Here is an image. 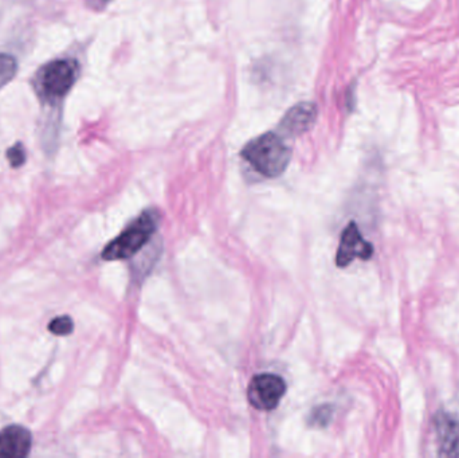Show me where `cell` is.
Listing matches in <instances>:
<instances>
[{"mask_svg":"<svg viewBox=\"0 0 459 458\" xmlns=\"http://www.w3.org/2000/svg\"><path fill=\"white\" fill-rule=\"evenodd\" d=\"M78 77L77 62L56 58L43 65L32 78V88L43 107L58 108Z\"/></svg>","mask_w":459,"mask_h":458,"instance_id":"cell-1","label":"cell"},{"mask_svg":"<svg viewBox=\"0 0 459 458\" xmlns=\"http://www.w3.org/2000/svg\"><path fill=\"white\" fill-rule=\"evenodd\" d=\"M242 158L264 177H278L288 169L291 152L278 134L270 132L247 143Z\"/></svg>","mask_w":459,"mask_h":458,"instance_id":"cell-2","label":"cell"},{"mask_svg":"<svg viewBox=\"0 0 459 458\" xmlns=\"http://www.w3.org/2000/svg\"><path fill=\"white\" fill-rule=\"evenodd\" d=\"M159 220L156 210L143 212L120 236L105 246L101 253L102 260L120 261L134 257L152 238L158 230Z\"/></svg>","mask_w":459,"mask_h":458,"instance_id":"cell-3","label":"cell"},{"mask_svg":"<svg viewBox=\"0 0 459 458\" xmlns=\"http://www.w3.org/2000/svg\"><path fill=\"white\" fill-rule=\"evenodd\" d=\"M286 393V384L275 374H259L251 379L247 387V400L256 410H274Z\"/></svg>","mask_w":459,"mask_h":458,"instance_id":"cell-4","label":"cell"},{"mask_svg":"<svg viewBox=\"0 0 459 458\" xmlns=\"http://www.w3.org/2000/svg\"><path fill=\"white\" fill-rule=\"evenodd\" d=\"M372 255H374V246L371 242L364 239L355 222H351L342 231L339 249H337L336 265L339 268H347L356 258L367 261L372 258Z\"/></svg>","mask_w":459,"mask_h":458,"instance_id":"cell-5","label":"cell"},{"mask_svg":"<svg viewBox=\"0 0 459 458\" xmlns=\"http://www.w3.org/2000/svg\"><path fill=\"white\" fill-rule=\"evenodd\" d=\"M32 436L21 425L0 430V458H23L31 451Z\"/></svg>","mask_w":459,"mask_h":458,"instance_id":"cell-6","label":"cell"},{"mask_svg":"<svg viewBox=\"0 0 459 458\" xmlns=\"http://www.w3.org/2000/svg\"><path fill=\"white\" fill-rule=\"evenodd\" d=\"M316 117H317V108L310 102H301L286 113L281 123V128L290 136H299L312 129Z\"/></svg>","mask_w":459,"mask_h":458,"instance_id":"cell-7","label":"cell"},{"mask_svg":"<svg viewBox=\"0 0 459 458\" xmlns=\"http://www.w3.org/2000/svg\"><path fill=\"white\" fill-rule=\"evenodd\" d=\"M18 72V62L10 54H0V89L13 80Z\"/></svg>","mask_w":459,"mask_h":458,"instance_id":"cell-8","label":"cell"},{"mask_svg":"<svg viewBox=\"0 0 459 458\" xmlns=\"http://www.w3.org/2000/svg\"><path fill=\"white\" fill-rule=\"evenodd\" d=\"M74 330V322L70 316H56L48 323V331L56 336H67Z\"/></svg>","mask_w":459,"mask_h":458,"instance_id":"cell-9","label":"cell"},{"mask_svg":"<svg viewBox=\"0 0 459 458\" xmlns=\"http://www.w3.org/2000/svg\"><path fill=\"white\" fill-rule=\"evenodd\" d=\"M332 417H333V409H332L331 406H318V408H316L315 410L312 411V414H310L309 425L317 428L328 427Z\"/></svg>","mask_w":459,"mask_h":458,"instance_id":"cell-10","label":"cell"},{"mask_svg":"<svg viewBox=\"0 0 459 458\" xmlns=\"http://www.w3.org/2000/svg\"><path fill=\"white\" fill-rule=\"evenodd\" d=\"M7 159L10 161L13 169H18V167L23 166L26 161V150H24L22 143H16L15 145L7 151Z\"/></svg>","mask_w":459,"mask_h":458,"instance_id":"cell-11","label":"cell"}]
</instances>
